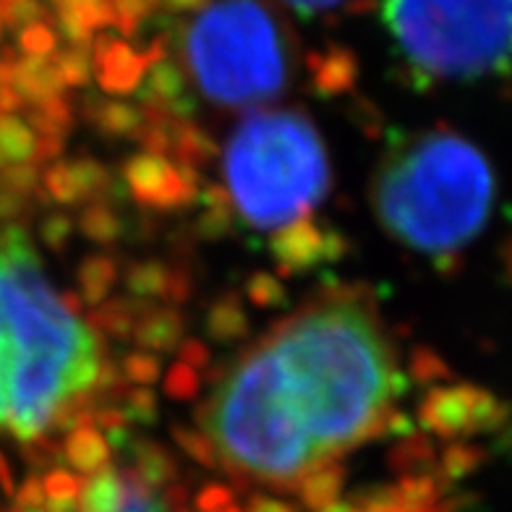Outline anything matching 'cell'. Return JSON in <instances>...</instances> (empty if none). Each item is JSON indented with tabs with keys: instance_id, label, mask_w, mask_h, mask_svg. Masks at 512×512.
Segmentation results:
<instances>
[{
	"instance_id": "obj_2",
	"label": "cell",
	"mask_w": 512,
	"mask_h": 512,
	"mask_svg": "<svg viewBox=\"0 0 512 512\" xmlns=\"http://www.w3.org/2000/svg\"><path fill=\"white\" fill-rule=\"evenodd\" d=\"M100 348L50 285L27 233H0V429L42 437L95 384Z\"/></svg>"
},
{
	"instance_id": "obj_10",
	"label": "cell",
	"mask_w": 512,
	"mask_h": 512,
	"mask_svg": "<svg viewBox=\"0 0 512 512\" xmlns=\"http://www.w3.org/2000/svg\"><path fill=\"white\" fill-rule=\"evenodd\" d=\"M123 494H126V473L102 468L87 484H81L76 512H118Z\"/></svg>"
},
{
	"instance_id": "obj_15",
	"label": "cell",
	"mask_w": 512,
	"mask_h": 512,
	"mask_svg": "<svg viewBox=\"0 0 512 512\" xmlns=\"http://www.w3.org/2000/svg\"><path fill=\"white\" fill-rule=\"evenodd\" d=\"M178 335L176 317H155L144 324L142 343L152 345V348H170Z\"/></svg>"
},
{
	"instance_id": "obj_12",
	"label": "cell",
	"mask_w": 512,
	"mask_h": 512,
	"mask_svg": "<svg viewBox=\"0 0 512 512\" xmlns=\"http://www.w3.org/2000/svg\"><path fill=\"white\" fill-rule=\"evenodd\" d=\"M66 458L81 473H97L108 465V445L97 429L81 426L66 442Z\"/></svg>"
},
{
	"instance_id": "obj_4",
	"label": "cell",
	"mask_w": 512,
	"mask_h": 512,
	"mask_svg": "<svg viewBox=\"0 0 512 512\" xmlns=\"http://www.w3.org/2000/svg\"><path fill=\"white\" fill-rule=\"evenodd\" d=\"M225 181L251 228L280 230L304 220L330 189L317 126L296 110L243 118L225 147Z\"/></svg>"
},
{
	"instance_id": "obj_21",
	"label": "cell",
	"mask_w": 512,
	"mask_h": 512,
	"mask_svg": "<svg viewBox=\"0 0 512 512\" xmlns=\"http://www.w3.org/2000/svg\"><path fill=\"white\" fill-rule=\"evenodd\" d=\"M351 510H353L351 505H343V502H332V505H327L324 510H319V512H351Z\"/></svg>"
},
{
	"instance_id": "obj_14",
	"label": "cell",
	"mask_w": 512,
	"mask_h": 512,
	"mask_svg": "<svg viewBox=\"0 0 512 512\" xmlns=\"http://www.w3.org/2000/svg\"><path fill=\"white\" fill-rule=\"evenodd\" d=\"M118 512H168L165 502L155 497V489L144 484L139 476L126 473V494Z\"/></svg>"
},
{
	"instance_id": "obj_16",
	"label": "cell",
	"mask_w": 512,
	"mask_h": 512,
	"mask_svg": "<svg viewBox=\"0 0 512 512\" xmlns=\"http://www.w3.org/2000/svg\"><path fill=\"white\" fill-rule=\"evenodd\" d=\"M196 505H199L202 512H223L228 510L230 505H236V502H233V494H230V489H225V486H207V489L196 497Z\"/></svg>"
},
{
	"instance_id": "obj_5",
	"label": "cell",
	"mask_w": 512,
	"mask_h": 512,
	"mask_svg": "<svg viewBox=\"0 0 512 512\" xmlns=\"http://www.w3.org/2000/svg\"><path fill=\"white\" fill-rule=\"evenodd\" d=\"M382 27L418 87L512 79V0H382Z\"/></svg>"
},
{
	"instance_id": "obj_13",
	"label": "cell",
	"mask_w": 512,
	"mask_h": 512,
	"mask_svg": "<svg viewBox=\"0 0 512 512\" xmlns=\"http://www.w3.org/2000/svg\"><path fill=\"white\" fill-rule=\"evenodd\" d=\"M34 152H37V139L32 128L11 115H3L0 118V168L32 160Z\"/></svg>"
},
{
	"instance_id": "obj_22",
	"label": "cell",
	"mask_w": 512,
	"mask_h": 512,
	"mask_svg": "<svg viewBox=\"0 0 512 512\" xmlns=\"http://www.w3.org/2000/svg\"><path fill=\"white\" fill-rule=\"evenodd\" d=\"M351 512H364V510H356V507H353V510Z\"/></svg>"
},
{
	"instance_id": "obj_8",
	"label": "cell",
	"mask_w": 512,
	"mask_h": 512,
	"mask_svg": "<svg viewBox=\"0 0 512 512\" xmlns=\"http://www.w3.org/2000/svg\"><path fill=\"white\" fill-rule=\"evenodd\" d=\"M343 249V238L330 233L327 228H319L311 220H298V223L288 225L272 241V254L288 272L314 270L327 259H337Z\"/></svg>"
},
{
	"instance_id": "obj_11",
	"label": "cell",
	"mask_w": 512,
	"mask_h": 512,
	"mask_svg": "<svg viewBox=\"0 0 512 512\" xmlns=\"http://www.w3.org/2000/svg\"><path fill=\"white\" fill-rule=\"evenodd\" d=\"M345 473L340 465H319L311 473H306L301 484L296 486L298 497L304 502V507H309L311 512L324 510L327 505L337 502L340 497V489H343Z\"/></svg>"
},
{
	"instance_id": "obj_3",
	"label": "cell",
	"mask_w": 512,
	"mask_h": 512,
	"mask_svg": "<svg viewBox=\"0 0 512 512\" xmlns=\"http://www.w3.org/2000/svg\"><path fill=\"white\" fill-rule=\"evenodd\" d=\"M494 170L455 131H421L387 149L371 183L377 220L405 249L450 259L484 233Z\"/></svg>"
},
{
	"instance_id": "obj_6",
	"label": "cell",
	"mask_w": 512,
	"mask_h": 512,
	"mask_svg": "<svg viewBox=\"0 0 512 512\" xmlns=\"http://www.w3.org/2000/svg\"><path fill=\"white\" fill-rule=\"evenodd\" d=\"M183 58L196 87L223 108L272 100L288 79L285 34L259 0H207L183 29Z\"/></svg>"
},
{
	"instance_id": "obj_1",
	"label": "cell",
	"mask_w": 512,
	"mask_h": 512,
	"mask_svg": "<svg viewBox=\"0 0 512 512\" xmlns=\"http://www.w3.org/2000/svg\"><path fill=\"white\" fill-rule=\"evenodd\" d=\"M403 387L377 314L356 298H324L251 345L199 418L230 473L296 489L390 424Z\"/></svg>"
},
{
	"instance_id": "obj_9",
	"label": "cell",
	"mask_w": 512,
	"mask_h": 512,
	"mask_svg": "<svg viewBox=\"0 0 512 512\" xmlns=\"http://www.w3.org/2000/svg\"><path fill=\"white\" fill-rule=\"evenodd\" d=\"M126 181L144 204H155V207H178L194 196L191 183L178 173L176 165H170L157 152L139 155L128 162Z\"/></svg>"
},
{
	"instance_id": "obj_7",
	"label": "cell",
	"mask_w": 512,
	"mask_h": 512,
	"mask_svg": "<svg viewBox=\"0 0 512 512\" xmlns=\"http://www.w3.org/2000/svg\"><path fill=\"white\" fill-rule=\"evenodd\" d=\"M492 411V400L484 392L473 387H445L434 390L426 403L421 405L424 424L437 434H465L481 429L479 424L486 421V413Z\"/></svg>"
},
{
	"instance_id": "obj_17",
	"label": "cell",
	"mask_w": 512,
	"mask_h": 512,
	"mask_svg": "<svg viewBox=\"0 0 512 512\" xmlns=\"http://www.w3.org/2000/svg\"><path fill=\"white\" fill-rule=\"evenodd\" d=\"M126 371L131 374V379L152 382V379L160 374V366H157L155 358H131V361L126 364Z\"/></svg>"
},
{
	"instance_id": "obj_19",
	"label": "cell",
	"mask_w": 512,
	"mask_h": 512,
	"mask_svg": "<svg viewBox=\"0 0 512 512\" xmlns=\"http://www.w3.org/2000/svg\"><path fill=\"white\" fill-rule=\"evenodd\" d=\"M288 6H293L301 14H317V11H327V8H335L345 0H285Z\"/></svg>"
},
{
	"instance_id": "obj_20",
	"label": "cell",
	"mask_w": 512,
	"mask_h": 512,
	"mask_svg": "<svg viewBox=\"0 0 512 512\" xmlns=\"http://www.w3.org/2000/svg\"><path fill=\"white\" fill-rule=\"evenodd\" d=\"M0 489H6L8 494L14 492V481H11V473H8V465L3 458H0Z\"/></svg>"
},
{
	"instance_id": "obj_18",
	"label": "cell",
	"mask_w": 512,
	"mask_h": 512,
	"mask_svg": "<svg viewBox=\"0 0 512 512\" xmlns=\"http://www.w3.org/2000/svg\"><path fill=\"white\" fill-rule=\"evenodd\" d=\"M243 512H298V510L293 505H288V502H280V499L254 497L249 502V507H246Z\"/></svg>"
}]
</instances>
